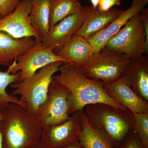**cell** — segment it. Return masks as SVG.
<instances>
[{
	"label": "cell",
	"instance_id": "cell-3",
	"mask_svg": "<svg viewBox=\"0 0 148 148\" xmlns=\"http://www.w3.org/2000/svg\"><path fill=\"white\" fill-rule=\"evenodd\" d=\"M88 122L116 148L132 129V113L106 103L90 104L83 110Z\"/></svg>",
	"mask_w": 148,
	"mask_h": 148
},
{
	"label": "cell",
	"instance_id": "cell-4",
	"mask_svg": "<svg viewBox=\"0 0 148 148\" xmlns=\"http://www.w3.org/2000/svg\"><path fill=\"white\" fill-rule=\"evenodd\" d=\"M64 64L62 61L53 62L43 67L33 76L10 85L14 90L11 94L19 95V100L26 104V108L34 116L47 98L52 77Z\"/></svg>",
	"mask_w": 148,
	"mask_h": 148
},
{
	"label": "cell",
	"instance_id": "cell-7",
	"mask_svg": "<svg viewBox=\"0 0 148 148\" xmlns=\"http://www.w3.org/2000/svg\"><path fill=\"white\" fill-rule=\"evenodd\" d=\"M69 90L52 79L47 98L40 107L36 117L43 128L61 123L71 115Z\"/></svg>",
	"mask_w": 148,
	"mask_h": 148
},
{
	"label": "cell",
	"instance_id": "cell-24",
	"mask_svg": "<svg viewBox=\"0 0 148 148\" xmlns=\"http://www.w3.org/2000/svg\"><path fill=\"white\" fill-rule=\"evenodd\" d=\"M121 3V0H100L98 8L102 11H107L114 6H119Z\"/></svg>",
	"mask_w": 148,
	"mask_h": 148
},
{
	"label": "cell",
	"instance_id": "cell-5",
	"mask_svg": "<svg viewBox=\"0 0 148 148\" xmlns=\"http://www.w3.org/2000/svg\"><path fill=\"white\" fill-rule=\"evenodd\" d=\"M131 60L125 54L104 47L80 69L88 77L109 84L121 77Z\"/></svg>",
	"mask_w": 148,
	"mask_h": 148
},
{
	"label": "cell",
	"instance_id": "cell-27",
	"mask_svg": "<svg viewBox=\"0 0 148 148\" xmlns=\"http://www.w3.org/2000/svg\"><path fill=\"white\" fill-rule=\"evenodd\" d=\"M90 1L92 4V7L94 9L98 8L100 0H90Z\"/></svg>",
	"mask_w": 148,
	"mask_h": 148
},
{
	"label": "cell",
	"instance_id": "cell-8",
	"mask_svg": "<svg viewBox=\"0 0 148 148\" xmlns=\"http://www.w3.org/2000/svg\"><path fill=\"white\" fill-rule=\"evenodd\" d=\"M57 61L66 63V61L54 53L51 48L40 42L14 59L6 71L11 74L20 72L18 81H21L32 76L43 67Z\"/></svg>",
	"mask_w": 148,
	"mask_h": 148
},
{
	"label": "cell",
	"instance_id": "cell-6",
	"mask_svg": "<svg viewBox=\"0 0 148 148\" xmlns=\"http://www.w3.org/2000/svg\"><path fill=\"white\" fill-rule=\"evenodd\" d=\"M125 54L131 60L148 53L144 24L140 14L132 16L124 27L108 41L105 47Z\"/></svg>",
	"mask_w": 148,
	"mask_h": 148
},
{
	"label": "cell",
	"instance_id": "cell-10",
	"mask_svg": "<svg viewBox=\"0 0 148 148\" xmlns=\"http://www.w3.org/2000/svg\"><path fill=\"white\" fill-rule=\"evenodd\" d=\"M32 2L33 0H21L12 13L0 20V32L16 38L33 37L37 42H42L40 35L30 22Z\"/></svg>",
	"mask_w": 148,
	"mask_h": 148
},
{
	"label": "cell",
	"instance_id": "cell-14",
	"mask_svg": "<svg viewBox=\"0 0 148 148\" xmlns=\"http://www.w3.org/2000/svg\"><path fill=\"white\" fill-rule=\"evenodd\" d=\"M121 77L142 99L148 101V57L131 60Z\"/></svg>",
	"mask_w": 148,
	"mask_h": 148
},
{
	"label": "cell",
	"instance_id": "cell-12",
	"mask_svg": "<svg viewBox=\"0 0 148 148\" xmlns=\"http://www.w3.org/2000/svg\"><path fill=\"white\" fill-rule=\"evenodd\" d=\"M148 3V0H133L130 7L122 13L109 26L88 38L93 53H98L105 47L111 38L116 34L132 16L140 13Z\"/></svg>",
	"mask_w": 148,
	"mask_h": 148
},
{
	"label": "cell",
	"instance_id": "cell-25",
	"mask_svg": "<svg viewBox=\"0 0 148 148\" xmlns=\"http://www.w3.org/2000/svg\"><path fill=\"white\" fill-rule=\"evenodd\" d=\"M142 16L144 24L145 36L146 43L148 45V8H144L140 13Z\"/></svg>",
	"mask_w": 148,
	"mask_h": 148
},
{
	"label": "cell",
	"instance_id": "cell-22",
	"mask_svg": "<svg viewBox=\"0 0 148 148\" xmlns=\"http://www.w3.org/2000/svg\"><path fill=\"white\" fill-rule=\"evenodd\" d=\"M116 148H147L143 145L137 134L132 130Z\"/></svg>",
	"mask_w": 148,
	"mask_h": 148
},
{
	"label": "cell",
	"instance_id": "cell-11",
	"mask_svg": "<svg viewBox=\"0 0 148 148\" xmlns=\"http://www.w3.org/2000/svg\"><path fill=\"white\" fill-rule=\"evenodd\" d=\"M86 8L84 12L67 16L50 27L43 45L57 53L65 44L77 35L86 16Z\"/></svg>",
	"mask_w": 148,
	"mask_h": 148
},
{
	"label": "cell",
	"instance_id": "cell-20",
	"mask_svg": "<svg viewBox=\"0 0 148 148\" xmlns=\"http://www.w3.org/2000/svg\"><path fill=\"white\" fill-rule=\"evenodd\" d=\"M20 74V72L11 74L0 71V111L4 110L10 103H14L26 108V104L20 101L19 98L9 94L6 90L9 86L18 81Z\"/></svg>",
	"mask_w": 148,
	"mask_h": 148
},
{
	"label": "cell",
	"instance_id": "cell-16",
	"mask_svg": "<svg viewBox=\"0 0 148 148\" xmlns=\"http://www.w3.org/2000/svg\"><path fill=\"white\" fill-rule=\"evenodd\" d=\"M56 54L69 64L81 68L92 56L91 45L87 39L76 35L64 45Z\"/></svg>",
	"mask_w": 148,
	"mask_h": 148
},
{
	"label": "cell",
	"instance_id": "cell-19",
	"mask_svg": "<svg viewBox=\"0 0 148 148\" xmlns=\"http://www.w3.org/2000/svg\"><path fill=\"white\" fill-rule=\"evenodd\" d=\"M86 9L79 0H51L49 28L67 16L82 13Z\"/></svg>",
	"mask_w": 148,
	"mask_h": 148
},
{
	"label": "cell",
	"instance_id": "cell-23",
	"mask_svg": "<svg viewBox=\"0 0 148 148\" xmlns=\"http://www.w3.org/2000/svg\"><path fill=\"white\" fill-rule=\"evenodd\" d=\"M21 0H0V14L3 18L15 10Z\"/></svg>",
	"mask_w": 148,
	"mask_h": 148
},
{
	"label": "cell",
	"instance_id": "cell-30",
	"mask_svg": "<svg viewBox=\"0 0 148 148\" xmlns=\"http://www.w3.org/2000/svg\"><path fill=\"white\" fill-rule=\"evenodd\" d=\"M3 18V17H2L1 16V14H0V20H1V19L2 18Z\"/></svg>",
	"mask_w": 148,
	"mask_h": 148
},
{
	"label": "cell",
	"instance_id": "cell-2",
	"mask_svg": "<svg viewBox=\"0 0 148 148\" xmlns=\"http://www.w3.org/2000/svg\"><path fill=\"white\" fill-rule=\"evenodd\" d=\"M42 127L36 117L20 105L10 103L0 121L3 148H29L39 144Z\"/></svg>",
	"mask_w": 148,
	"mask_h": 148
},
{
	"label": "cell",
	"instance_id": "cell-29",
	"mask_svg": "<svg viewBox=\"0 0 148 148\" xmlns=\"http://www.w3.org/2000/svg\"><path fill=\"white\" fill-rule=\"evenodd\" d=\"M42 148L40 146L38 145L36 146V147H31V148Z\"/></svg>",
	"mask_w": 148,
	"mask_h": 148
},
{
	"label": "cell",
	"instance_id": "cell-15",
	"mask_svg": "<svg viewBox=\"0 0 148 148\" xmlns=\"http://www.w3.org/2000/svg\"><path fill=\"white\" fill-rule=\"evenodd\" d=\"M86 16L77 33V35L86 39L105 29L123 11L117 8L102 11L92 6H86Z\"/></svg>",
	"mask_w": 148,
	"mask_h": 148
},
{
	"label": "cell",
	"instance_id": "cell-13",
	"mask_svg": "<svg viewBox=\"0 0 148 148\" xmlns=\"http://www.w3.org/2000/svg\"><path fill=\"white\" fill-rule=\"evenodd\" d=\"M104 87L110 97L132 113L148 112V101L137 95L122 78Z\"/></svg>",
	"mask_w": 148,
	"mask_h": 148
},
{
	"label": "cell",
	"instance_id": "cell-9",
	"mask_svg": "<svg viewBox=\"0 0 148 148\" xmlns=\"http://www.w3.org/2000/svg\"><path fill=\"white\" fill-rule=\"evenodd\" d=\"M81 119L78 112L58 124L42 128L39 145L42 148H57L79 141L82 130Z\"/></svg>",
	"mask_w": 148,
	"mask_h": 148
},
{
	"label": "cell",
	"instance_id": "cell-18",
	"mask_svg": "<svg viewBox=\"0 0 148 148\" xmlns=\"http://www.w3.org/2000/svg\"><path fill=\"white\" fill-rule=\"evenodd\" d=\"M82 123L79 141L84 148H116L88 122L84 111H78Z\"/></svg>",
	"mask_w": 148,
	"mask_h": 148
},
{
	"label": "cell",
	"instance_id": "cell-1",
	"mask_svg": "<svg viewBox=\"0 0 148 148\" xmlns=\"http://www.w3.org/2000/svg\"><path fill=\"white\" fill-rule=\"evenodd\" d=\"M58 71L59 73L53 75L52 79L69 90L71 114L83 110L87 105L98 103L128 110L110 97L105 90V84L88 77L79 68L65 64L60 67Z\"/></svg>",
	"mask_w": 148,
	"mask_h": 148
},
{
	"label": "cell",
	"instance_id": "cell-28",
	"mask_svg": "<svg viewBox=\"0 0 148 148\" xmlns=\"http://www.w3.org/2000/svg\"><path fill=\"white\" fill-rule=\"evenodd\" d=\"M2 117V111H0V121ZM0 148H3L2 145V140L1 134L0 131Z\"/></svg>",
	"mask_w": 148,
	"mask_h": 148
},
{
	"label": "cell",
	"instance_id": "cell-26",
	"mask_svg": "<svg viewBox=\"0 0 148 148\" xmlns=\"http://www.w3.org/2000/svg\"><path fill=\"white\" fill-rule=\"evenodd\" d=\"M57 148H84L79 141H77L67 145Z\"/></svg>",
	"mask_w": 148,
	"mask_h": 148
},
{
	"label": "cell",
	"instance_id": "cell-21",
	"mask_svg": "<svg viewBox=\"0 0 148 148\" xmlns=\"http://www.w3.org/2000/svg\"><path fill=\"white\" fill-rule=\"evenodd\" d=\"M132 129L138 135L143 145L148 148V112L132 113Z\"/></svg>",
	"mask_w": 148,
	"mask_h": 148
},
{
	"label": "cell",
	"instance_id": "cell-17",
	"mask_svg": "<svg viewBox=\"0 0 148 148\" xmlns=\"http://www.w3.org/2000/svg\"><path fill=\"white\" fill-rule=\"evenodd\" d=\"M51 0H33L29 15L32 26L38 32L42 41L49 29V17Z\"/></svg>",
	"mask_w": 148,
	"mask_h": 148
}]
</instances>
